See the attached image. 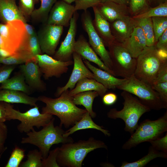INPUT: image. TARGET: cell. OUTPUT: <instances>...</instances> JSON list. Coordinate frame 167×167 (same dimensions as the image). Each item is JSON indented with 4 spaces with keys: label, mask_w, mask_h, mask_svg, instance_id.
I'll return each instance as SVG.
<instances>
[{
    "label": "cell",
    "mask_w": 167,
    "mask_h": 167,
    "mask_svg": "<svg viewBox=\"0 0 167 167\" xmlns=\"http://www.w3.org/2000/svg\"><path fill=\"white\" fill-rule=\"evenodd\" d=\"M37 98L38 101L45 105L42 109L41 113L57 116L60 121L61 127L63 125L67 128L73 126L87 112L85 109L78 108L74 103L72 96L69 94V90L64 91L57 98L41 96Z\"/></svg>",
    "instance_id": "6da1fadb"
},
{
    "label": "cell",
    "mask_w": 167,
    "mask_h": 167,
    "mask_svg": "<svg viewBox=\"0 0 167 167\" xmlns=\"http://www.w3.org/2000/svg\"><path fill=\"white\" fill-rule=\"evenodd\" d=\"M100 148L107 149L108 147L104 142L93 137L87 140L64 143L59 147L57 161L60 167H81L87 155Z\"/></svg>",
    "instance_id": "7a4b0ae2"
},
{
    "label": "cell",
    "mask_w": 167,
    "mask_h": 167,
    "mask_svg": "<svg viewBox=\"0 0 167 167\" xmlns=\"http://www.w3.org/2000/svg\"><path fill=\"white\" fill-rule=\"evenodd\" d=\"M0 36L2 41L1 48L11 55H20L32 58L28 50L29 36L22 21L15 20L5 24L0 23Z\"/></svg>",
    "instance_id": "3957f363"
},
{
    "label": "cell",
    "mask_w": 167,
    "mask_h": 167,
    "mask_svg": "<svg viewBox=\"0 0 167 167\" xmlns=\"http://www.w3.org/2000/svg\"><path fill=\"white\" fill-rule=\"evenodd\" d=\"M54 120L55 118L53 117L40 131H36L34 129L26 133L27 136L22 138L21 143L30 144L36 146L41 152L43 158H45L48 156L53 145L74 142L71 137L63 136L65 131L60 126H54Z\"/></svg>",
    "instance_id": "277c9868"
},
{
    "label": "cell",
    "mask_w": 167,
    "mask_h": 167,
    "mask_svg": "<svg viewBox=\"0 0 167 167\" xmlns=\"http://www.w3.org/2000/svg\"><path fill=\"white\" fill-rule=\"evenodd\" d=\"M121 96L124 100L123 108L120 110L111 109L107 113V116L112 119H122L125 123L124 131L131 134L138 127L139 121L142 116L149 112L151 109L127 91H123Z\"/></svg>",
    "instance_id": "5b68a950"
},
{
    "label": "cell",
    "mask_w": 167,
    "mask_h": 167,
    "mask_svg": "<svg viewBox=\"0 0 167 167\" xmlns=\"http://www.w3.org/2000/svg\"><path fill=\"white\" fill-rule=\"evenodd\" d=\"M167 62L159 55L155 45L146 46L136 58L134 75L138 79L152 86L160 69Z\"/></svg>",
    "instance_id": "8992f818"
},
{
    "label": "cell",
    "mask_w": 167,
    "mask_h": 167,
    "mask_svg": "<svg viewBox=\"0 0 167 167\" xmlns=\"http://www.w3.org/2000/svg\"><path fill=\"white\" fill-rule=\"evenodd\" d=\"M167 131V111L155 120L145 119L138 125L131 136L122 145V148L129 150L143 142L161 137Z\"/></svg>",
    "instance_id": "52a82bcc"
},
{
    "label": "cell",
    "mask_w": 167,
    "mask_h": 167,
    "mask_svg": "<svg viewBox=\"0 0 167 167\" xmlns=\"http://www.w3.org/2000/svg\"><path fill=\"white\" fill-rule=\"evenodd\" d=\"M5 103L7 112L6 120H17L20 123L17 129L20 133L29 132L34 127L39 128L48 124L53 118L49 113H40L39 107L36 105L26 112L22 113L13 108L12 105Z\"/></svg>",
    "instance_id": "ba28073f"
},
{
    "label": "cell",
    "mask_w": 167,
    "mask_h": 167,
    "mask_svg": "<svg viewBox=\"0 0 167 167\" xmlns=\"http://www.w3.org/2000/svg\"><path fill=\"white\" fill-rule=\"evenodd\" d=\"M117 88L136 96L142 103L151 110H158L164 109L158 92L150 85L137 79L134 74Z\"/></svg>",
    "instance_id": "9c48e42d"
},
{
    "label": "cell",
    "mask_w": 167,
    "mask_h": 167,
    "mask_svg": "<svg viewBox=\"0 0 167 167\" xmlns=\"http://www.w3.org/2000/svg\"><path fill=\"white\" fill-rule=\"evenodd\" d=\"M115 76L128 79L134 74L136 58L133 57L121 43L115 41L108 47Z\"/></svg>",
    "instance_id": "30bf717a"
},
{
    "label": "cell",
    "mask_w": 167,
    "mask_h": 167,
    "mask_svg": "<svg viewBox=\"0 0 167 167\" xmlns=\"http://www.w3.org/2000/svg\"><path fill=\"white\" fill-rule=\"evenodd\" d=\"M81 20L83 28L88 35L89 45L105 66L111 71L112 63L109 52L94 29L90 12L87 10L84 11Z\"/></svg>",
    "instance_id": "8fae6325"
},
{
    "label": "cell",
    "mask_w": 167,
    "mask_h": 167,
    "mask_svg": "<svg viewBox=\"0 0 167 167\" xmlns=\"http://www.w3.org/2000/svg\"><path fill=\"white\" fill-rule=\"evenodd\" d=\"M63 31L62 26L43 24L37 33L42 53L51 56L54 55Z\"/></svg>",
    "instance_id": "7c38bea8"
},
{
    "label": "cell",
    "mask_w": 167,
    "mask_h": 167,
    "mask_svg": "<svg viewBox=\"0 0 167 167\" xmlns=\"http://www.w3.org/2000/svg\"><path fill=\"white\" fill-rule=\"evenodd\" d=\"M35 57L41 72L45 79L53 77H60L66 73L69 66L73 64L72 60L62 62L46 54L37 55Z\"/></svg>",
    "instance_id": "4fadbf2b"
},
{
    "label": "cell",
    "mask_w": 167,
    "mask_h": 167,
    "mask_svg": "<svg viewBox=\"0 0 167 167\" xmlns=\"http://www.w3.org/2000/svg\"><path fill=\"white\" fill-rule=\"evenodd\" d=\"M79 17V14L76 11L70 20L69 28L65 38L53 56L54 59L62 62L72 60L76 42L75 37Z\"/></svg>",
    "instance_id": "5bb4252c"
},
{
    "label": "cell",
    "mask_w": 167,
    "mask_h": 167,
    "mask_svg": "<svg viewBox=\"0 0 167 167\" xmlns=\"http://www.w3.org/2000/svg\"><path fill=\"white\" fill-rule=\"evenodd\" d=\"M74 66L72 73L66 84L63 87H58L55 94L58 97L65 91L73 89L77 83L80 79L88 78L94 79L92 72L84 64L81 56L76 52L73 54Z\"/></svg>",
    "instance_id": "9a60e30c"
},
{
    "label": "cell",
    "mask_w": 167,
    "mask_h": 167,
    "mask_svg": "<svg viewBox=\"0 0 167 167\" xmlns=\"http://www.w3.org/2000/svg\"><path fill=\"white\" fill-rule=\"evenodd\" d=\"M76 11L74 6L62 0L57 1L49 13L46 24L67 27L74 13Z\"/></svg>",
    "instance_id": "2e32d148"
},
{
    "label": "cell",
    "mask_w": 167,
    "mask_h": 167,
    "mask_svg": "<svg viewBox=\"0 0 167 167\" xmlns=\"http://www.w3.org/2000/svg\"><path fill=\"white\" fill-rule=\"evenodd\" d=\"M20 72L31 89L40 91L46 89L45 83L41 80L42 75L36 57L28 60L19 67Z\"/></svg>",
    "instance_id": "e0dca14e"
},
{
    "label": "cell",
    "mask_w": 167,
    "mask_h": 167,
    "mask_svg": "<svg viewBox=\"0 0 167 167\" xmlns=\"http://www.w3.org/2000/svg\"><path fill=\"white\" fill-rule=\"evenodd\" d=\"M74 52L79 55L83 59L95 63L101 69L114 76L112 71L105 66L98 57L83 35H80L76 41Z\"/></svg>",
    "instance_id": "ac0fdd59"
},
{
    "label": "cell",
    "mask_w": 167,
    "mask_h": 167,
    "mask_svg": "<svg viewBox=\"0 0 167 167\" xmlns=\"http://www.w3.org/2000/svg\"><path fill=\"white\" fill-rule=\"evenodd\" d=\"M109 23L111 31L115 41L121 43L129 37L136 27L134 19L129 15Z\"/></svg>",
    "instance_id": "d6986e66"
},
{
    "label": "cell",
    "mask_w": 167,
    "mask_h": 167,
    "mask_svg": "<svg viewBox=\"0 0 167 167\" xmlns=\"http://www.w3.org/2000/svg\"><path fill=\"white\" fill-rule=\"evenodd\" d=\"M96 7L109 23L126 16H131L128 6L124 5L106 2H100Z\"/></svg>",
    "instance_id": "ffe728a7"
},
{
    "label": "cell",
    "mask_w": 167,
    "mask_h": 167,
    "mask_svg": "<svg viewBox=\"0 0 167 167\" xmlns=\"http://www.w3.org/2000/svg\"><path fill=\"white\" fill-rule=\"evenodd\" d=\"M121 44L132 56L135 58L147 46L146 39L144 33L139 26L135 27L130 36Z\"/></svg>",
    "instance_id": "44dd1931"
},
{
    "label": "cell",
    "mask_w": 167,
    "mask_h": 167,
    "mask_svg": "<svg viewBox=\"0 0 167 167\" xmlns=\"http://www.w3.org/2000/svg\"><path fill=\"white\" fill-rule=\"evenodd\" d=\"M94 19L92 24L96 31L102 40L105 47L114 43L115 40L112 35L109 23L101 15L96 6L92 7Z\"/></svg>",
    "instance_id": "7402d4cb"
},
{
    "label": "cell",
    "mask_w": 167,
    "mask_h": 167,
    "mask_svg": "<svg viewBox=\"0 0 167 167\" xmlns=\"http://www.w3.org/2000/svg\"><path fill=\"white\" fill-rule=\"evenodd\" d=\"M83 60L85 65L93 74L94 79L101 83L107 89L117 88L127 79L116 78L107 72L93 66L88 61Z\"/></svg>",
    "instance_id": "603a6c76"
},
{
    "label": "cell",
    "mask_w": 167,
    "mask_h": 167,
    "mask_svg": "<svg viewBox=\"0 0 167 167\" xmlns=\"http://www.w3.org/2000/svg\"><path fill=\"white\" fill-rule=\"evenodd\" d=\"M15 20L24 23L27 21L19 10L15 0H0V21L5 24Z\"/></svg>",
    "instance_id": "cb8c5ba5"
},
{
    "label": "cell",
    "mask_w": 167,
    "mask_h": 167,
    "mask_svg": "<svg viewBox=\"0 0 167 167\" xmlns=\"http://www.w3.org/2000/svg\"><path fill=\"white\" fill-rule=\"evenodd\" d=\"M38 101L37 98L29 96L21 91L3 89L0 91V102L20 103L35 106Z\"/></svg>",
    "instance_id": "d4e9b609"
},
{
    "label": "cell",
    "mask_w": 167,
    "mask_h": 167,
    "mask_svg": "<svg viewBox=\"0 0 167 167\" xmlns=\"http://www.w3.org/2000/svg\"><path fill=\"white\" fill-rule=\"evenodd\" d=\"M75 88L69 90V94L71 96L81 92L88 91H95L99 96L102 97L107 90L101 83L96 80L88 78H84L79 80Z\"/></svg>",
    "instance_id": "484cf974"
},
{
    "label": "cell",
    "mask_w": 167,
    "mask_h": 167,
    "mask_svg": "<svg viewBox=\"0 0 167 167\" xmlns=\"http://www.w3.org/2000/svg\"><path fill=\"white\" fill-rule=\"evenodd\" d=\"M72 127L65 131L63 136L67 137L75 132L80 130L86 129H95L102 132L106 136H110V133L104 127L95 123L92 120L89 113L87 112L82 116L80 119L76 122Z\"/></svg>",
    "instance_id": "4316f807"
},
{
    "label": "cell",
    "mask_w": 167,
    "mask_h": 167,
    "mask_svg": "<svg viewBox=\"0 0 167 167\" xmlns=\"http://www.w3.org/2000/svg\"><path fill=\"white\" fill-rule=\"evenodd\" d=\"M99 96L95 91H88L78 93L72 96V100L76 105H82L89 113L92 118L96 116V113L93 111L92 105L94 99Z\"/></svg>",
    "instance_id": "83f0119b"
},
{
    "label": "cell",
    "mask_w": 167,
    "mask_h": 167,
    "mask_svg": "<svg viewBox=\"0 0 167 167\" xmlns=\"http://www.w3.org/2000/svg\"><path fill=\"white\" fill-rule=\"evenodd\" d=\"M3 89L21 91L28 95L31 93V89L26 84L24 77L21 72L2 82L0 89Z\"/></svg>",
    "instance_id": "f1b7e54d"
},
{
    "label": "cell",
    "mask_w": 167,
    "mask_h": 167,
    "mask_svg": "<svg viewBox=\"0 0 167 167\" xmlns=\"http://www.w3.org/2000/svg\"><path fill=\"white\" fill-rule=\"evenodd\" d=\"M158 157L167 158V153L158 151L151 146L148 153L136 161L128 162L124 161L121 167H144L152 160Z\"/></svg>",
    "instance_id": "f546056e"
},
{
    "label": "cell",
    "mask_w": 167,
    "mask_h": 167,
    "mask_svg": "<svg viewBox=\"0 0 167 167\" xmlns=\"http://www.w3.org/2000/svg\"><path fill=\"white\" fill-rule=\"evenodd\" d=\"M58 0H41L40 7L34 9L30 18L34 22L46 23L50 11L55 3Z\"/></svg>",
    "instance_id": "4dcf8cb0"
},
{
    "label": "cell",
    "mask_w": 167,
    "mask_h": 167,
    "mask_svg": "<svg viewBox=\"0 0 167 167\" xmlns=\"http://www.w3.org/2000/svg\"><path fill=\"white\" fill-rule=\"evenodd\" d=\"M136 27L139 26L142 29L146 40V46L155 45V43L152 18H133Z\"/></svg>",
    "instance_id": "1f68e13d"
},
{
    "label": "cell",
    "mask_w": 167,
    "mask_h": 167,
    "mask_svg": "<svg viewBox=\"0 0 167 167\" xmlns=\"http://www.w3.org/2000/svg\"><path fill=\"white\" fill-rule=\"evenodd\" d=\"M27 159L21 163L20 167H42V155L36 149L29 151L27 155Z\"/></svg>",
    "instance_id": "d6a6232c"
},
{
    "label": "cell",
    "mask_w": 167,
    "mask_h": 167,
    "mask_svg": "<svg viewBox=\"0 0 167 167\" xmlns=\"http://www.w3.org/2000/svg\"><path fill=\"white\" fill-rule=\"evenodd\" d=\"M128 6L131 17L142 14L151 7L148 0H129Z\"/></svg>",
    "instance_id": "836d02e7"
},
{
    "label": "cell",
    "mask_w": 167,
    "mask_h": 167,
    "mask_svg": "<svg viewBox=\"0 0 167 167\" xmlns=\"http://www.w3.org/2000/svg\"><path fill=\"white\" fill-rule=\"evenodd\" d=\"M156 16H167V2L156 6L151 7L147 11L132 17L135 19L152 18Z\"/></svg>",
    "instance_id": "e575fe53"
},
{
    "label": "cell",
    "mask_w": 167,
    "mask_h": 167,
    "mask_svg": "<svg viewBox=\"0 0 167 167\" xmlns=\"http://www.w3.org/2000/svg\"><path fill=\"white\" fill-rule=\"evenodd\" d=\"M152 19L156 44L159 37L167 29V16L153 17Z\"/></svg>",
    "instance_id": "d590c367"
},
{
    "label": "cell",
    "mask_w": 167,
    "mask_h": 167,
    "mask_svg": "<svg viewBox=\"0 0 167 167\" xmlns=\"http://www.w3.org/2000/svg\"><path fill=\"white\" fill-rule=\"evenodd\" d=\"M25 156V150L15 146L13 149L5 167H19Z\"/></svg>",
    "instance_id": "8d00e7d4"
},
{
    "label": "cell",
    "mask_w": 167,
    "mask_h": 167,
    "mask_svg": "<svg viewBox=\"0 0 167 167\" xmlns=\"http://www.w3.org/2000/svg\"><path fill=\"white\" fill-rule=\"evenodd\" d=\"M38 0H19L18 8L20 11L28 20L34 9L35 4Z\"/></svg>",
    "instance_id": "74e56055"
},
{
    "label": "cell",
    "mask_w": 167,
    "mask_h": 167,
    "mask_svg": "<svg viewBox=\"0 0 167 167\" xmlns=\"http://www.w3.org/2000/svg\"><path fill=\"white\" fill-rule=\"evenodd\" d=\"M31 58L23 55H13L6 58H0V64L8 66L22 64Z\"/></svg>",
    "instance_id": "f35d334b"
},
{
    "label": "cell",
    "mask_w": 167,
    "mask_h": 167,
    "mask_svg": "<svg viewBox=\"0 0 167 167\" xmlns=\"http://www.w3.org/2000/svg\"><path fill=\"white\" fill-rule=\"evenodd\" d=\"M28 51L32 57H35L43 53L41 49L37 34L29 36L28 46Z\"/></svg>",
    "instance_id": "ab89813d"
},
{
    "label": "cell",
    "mask_w": 167,
    "mask_h": 167,
    "mask_svg": "<svg viewBox=\"0 0 167 167\" xmlns=\"http://www.w3.org/2000/svg\"><path fill=\"white\" fill-rule=\"evenodd\" d=\"M158 93L164 109L167 108V82L154 84L151 86Z\"/></svg>",
    "instance_id": "60d3db41"
},
{
    "label": "cell",
    "mask_w": 167,
    "mask_h": 167,
    "mask_svg": "<svg viewBox=\"0 0 167 167\" xmlns=\"http://www.w3.org/2000/svg\"><path fill=\"white\" fill-rule=\"evenodd\" d=\"M59 147L49 151L47 157L42 159V167H59L57 161Z\"/></svg>",
    "instance_id": "b9f144b4"
},
{
    "label": "cell",
    "mask_w": 167,
    "mask_h": 167,
    "mask_svg": "<svg viewBox=\"0 0 167 167\" xmlns=\"http://www.w3.org/2000/svg\"><path fill=\"white\" fill-rule=\"evenodd\" d=\"M75 2L76 11L83 10L85 11L90 7L96 6L100 2V0H75Z\"/></svg>",
    "instance_id": "7bdbcfd3"
},
{
    "label": "cell",
    "mask_w": 167,
    "mask_h": 167,
    "mask_svg": "<svg viewBox=\"0 0 167 167\" xmlns=\"http://www.w3.org/2000/svg\"><path fill=\"white\" fill-rule=\"evenodd\" d=\"M152 146L156 150L167 153V133L163 137H160L149 141Z\"/></svg>",
    "instance_id": "ee69618b"
},
{
    "label": "cell",
    "mask_w": 167,
    "mask_h": 167,
    "mask_svg": "<svg viewBox=\"0 0 167 167\" xmlns=\"http://www.w3.org/2000/svg\"><path fill=\"white\" fill-rule=\"evenodd\" d=\"M8 128L4 122L0 121V156L2 154L7 148L5 143L7 138Z\"/></svg>",
    "instance_id": "f6af8a7d"
},
{
    "label": "cell",
    "mask_w": 167,
    "mask_h": 167,
    "mask_svg": "<svg viewBox=\"0 0 167 167\" xmlns=\"http://www.w3.org/2000/svg\"><path fill=\"white\" fill-rule=\"evenodd\" d=\"M165 82H167V62L160 69L153 84Z\"/></svg>",
    "instance_id": "bcb514c9"
},
{
    "label": "cell",
    "mask_w": 167,
    "mask_h": 167,
    "mask_svg": "<svg viewBox=\"0 0 167 167\" xmlns=\"http://www.w3.org/2000/svg\"><path fill=\"white\" fill-rule=\"evenodd\" d=\"M155 46L157 49L167 50V29L159 37Z\"/></svg>",
    "instance_id": "7dc6e473"
},
{
    "label": "cell",
    "mask_w": 167,
    "mask_h": 167,
    "mask_svg": "<svg viewBox=\"0 0 167 167\" xmlns=\"http://www.w3.org/2000/svg\"><path fill=\"white\" fill-rule=\"evenodd\" d=\"M15 67V65H10L0 70V84L8 78Z\"/></svg>",
    "instance_id": "c3c4849f"
},
{
    "label": "cell",
    "mask_w": 167,
    "mask_h": 167,
    "mask_svg": "<svg viewBox=\"0 0 167 167\" xmlns=\"http://www.w3.org/2000/svg\"><path fill=\"white\" fill-rule=\"evenodd\" d=\"M117 100V96L113 92L105 94L102 96V102L106 105H111L114 104Z\"/></svg>",
    "instance_id": "681fc988"
},
{
    "label": "cell",
    "mask_w": 167,
    "mask_h": 167,
    "mask_svg": "<svg viewBox=\"0 0 167 167\" xmlns=\"http://www.w3.org/2000/svg\"><path fill=\"white\" fill-rule=\"evenodd\" d=\"M7 112L5 103L0 102V121L4 122L6 120Z\"/></svg>",
    "instance_id": "f907efd6"
},
{
    "label": "cell",
    "mask_w": 167,
    "mask_h": 167,
    "mask_svg": "<svg viewBox=\"0 0 167 167\" xmlns=\"http://www.w3.org/2000/svg\"><path fill=\"white\" fill-rule=\"evenodd\" d=\"M26 31L29 36H32L37 34L33 27L31 25L26 23H24Z\"/></svg>",
    "instance_id": "816d5d0a"
},
{
    "label": "cell",
    "mask_w": 167,
    "mask_h": 167,
    "mask_svg": "<svg viewBox=\"0 0 167 167\" xmlns=\"http://www.w3.org/2000/svg\"><path fill=\"white\" fill-rule=\"evenodd\" d=\"M113 2L118 4L128 6L129 0H100V2Z\"/></svg>",
    "instance_id": "f5cc1de1"
},
{
    "label": "cell",
    "mask_w": 167,
    "mask_h": 167,
    "mask_svg": "<svg viewBox=\"0 0 167 167\" xmlns=\"http://www.w3.org/2000/svg\"><path fill=\"white\" fill-rule=\"evenodd\" d=\"M149 5L151 7L156 6L161 4L167 2V0H148Z\"/></svg>",
    "instance_id": "db71d44e"
},
{
    "label": "cell",
    "mask_w": 167,
    "mask_h": 167,
    "mask_svg": "<svg viewBox=\"0 0 167 167\" xmlns=\"http://www.w3.org/2000/svg\"><path fill=\"white\" fill-rule=\"evenodd\" d=\"M11 56L6 51L0 48V58H4Z\"/></svg>",
    "instance_id": "11a10c76"
},
{
    "label": "cell",
    "mask_w": 167,
    "mask_h": 167,
    "mask_svg": "<svg viewBox=\"0 0 167 167\" xmlns=\"http://www.w3.org/2000/svg\"><path fill=\"white\" fill-rule=\"evenodd\" d=\"M63 1L66 2L69 4H71L73 2H75V0H62Z\"/></svg>",
    "instance_id": "9f6ffc18"
},
{
    "label": "cell",
    "mask_w": 167,
    "mask_h": 167,
    "mask_svg": "<svg viewBox=\"0 0 167 167\" xmlns=\"http://www.w3.org/2000/svg\"><path fill=\"white\" fill-rule=\"evenodd\" d=\"M2 44V41L1 37L0 36V48H1Z\"/></svg>",
    "instance_id": "6f0895ef"
},
{
    "label": "cell",
    "mask_w": 167,
    "mask_h": 167,
    "mask_svg": "<svg viewBox=\"0 0 167 167\" xmlns=\"http://www.w3.org/2000/svg\"><path fill=\"white\" fill-rule=\"evenodd\" d=\"M2 155L0 156V158H1V156H2Z\"/></svg>",
    "instance_id": "680465c9"
}]
</instances>
